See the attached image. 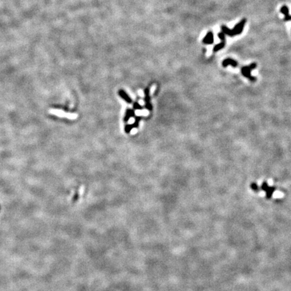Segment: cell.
<instances>
[{
    "mask_svg": "<svg viewBox=\"0 0 291 291\" xmlns=\"http://www.w3.org/2000/svg\"><path fill=\"white\" fill-rule=\"evenodd\" d=\"M246 19H243L240 21L238 24H236L233 29H229L227 26H224V25H222L221 26V29H222V32L224 34H226V35L229 36H234L236 35H238V34H240L243 30L244 26H245V24L246 23Z\"/></svg>",
    "mask_w": 291,
    "mask_h": 291,
    "instance_id": "6da1fadb",
    "label": "cell"
},
{
    "mask_svg": "<svg viewBox=\"0 0 291 291\" xmlns=\"http://www.w3.org/2000/svg\"><path fill=\"white\" fill-rule=\"evenodd\" d=\"M156 84H153L152 86L150 87V92H149V94H150V96L154 94V92H155V90H156Z\"/></svg>",
    "mask_w": 291,
    "mask_h": 291,
    "instance_id": "8fae6325",
    "label": "cell"
},
{
    "mask_svg": "<svg viewBox=\"0 0 291 291\" xmlns=\"http://www.w3.org/2000/svg\"><path fill=\"white\" fill-rule=\"evenodd\" d=\"M135 115L137 116H148L150 113L148 110L143 109V110H136L135 111Z\"/></svg>",
    "mask_w": 291,
    "mask_h": 291,
    "instance_id": "9c48e42d",
    "label": "cell"
},
{
    "mask_svg": "<svg viewBox=\"0 0 291 291\" xmlns=\"http://www.w3.org/2000/svg\"><path fill=\"white\" fill-rule=\"evenodd\" d=\"M228 65H231L232 67H236L238 66V62L235 60L231 59V58H227L222 61V66L226 67Z\"/></svg>",
    "mask_w": 291,
    "mask_h": 291,
    "instance_id": "52a82bcc",
    "label": "cell"
},
{
    "mask_svg": "<svg viewBox=\"0 0 291 291\" xmlns=\"http://www.w3.org/2000/svg\"><path fill=\"white\" fill-rule=\"evenodd\" d=\"M137 93H138V94L141 97L144 96V94H143V92L142 90H138V91H137Z\"/></svg>",
    "mask_w": 291,
    "mask_h": 291,
    "instance_id": "9a60e30c",
    "label": "cell"
},
{
    "mask_svg": "<svg viewBox=\"0 0 291 291\" xmlns=\"http://www.w3.org/2000/svg\"><path fill=\"white\" fill-rule=\"evenodd\" d=\"M261 189L265 191L267 198H270V197L272 196V194L273 192L276 191V187H270V186H269L268 184L267 183V182L264 181L262 185H261Z\"/></svg>",
    "mask_w": 291,
    "mask_h": 291,
    "instance_id": "5b68a950",
    "label": "cell"
},
{
    "mask_svg": "<svg viewBox=\"0 0 291 291\" xmlns=\"http://www.w3.org/2000/svg\"><path fill=\"white\" fill-rule=\"evenodd\" d=\"M280 12L282 13L284 15V19L285 21H288L291 20V15H289V9L288 7L286 6V5H283V6L280 8Z\"/></svg>",
    "mask_w": 291,
    "mask_h": 291,
    "instance_id": "ba28073f",
    "label": "cell"
},
{
    "mask_svg": "<svg viewBox=\"0 0 291 291\" xmlns=\"http://www.w3.org/2000/svg\"><path fill=\"white\" fill-rule=\"evenodd\" d=\"M137 132V128H133L131 130V135H133V134H135Z\"/></svg>",
    "mask_w": 291,
    "mask_h": 291,
    "instance_id": "4fadbf2b",
    "label": "cell"
},
{
    "mask_svg": "<svg viewBox=\"0 0 291 291\" xmlns=\"http://www.w3.org/2000/svg\"><path fill=\"white\" fill-rule=\"evenodd\" d=\"M50 112L53 115H57L58 117H67L69 119H75L77 117V114L76 113H69V112H65L62 110H57V109H51L50 110Z\"/></svg>",
    "mask_w": 291,
    "mask_h": 291,
    "instance_id": "3957f363",
    "label": "cell"
},
{
    "mask_svg": "<svg viewBox=\"0 0 291 291\" xmlns=\"http://www.w3.org/2000/svg\"><path fill=\"white\" fill-rule=\"evenodd\" d=\"M202 42L203 43L206 44H212L213 42H214V34H213L212 32L209 31V32L206 34V35L204 36V38H203Z\"/></svg>",
    "mask_w": 291,
    "mask_h": 291,
    "instance_id": "8992f818",
    "label": "cell"
},
{
    "mask_svg": "<svg viewBox=\"0 0 291 291\" xmlns=\"http://www.w3.org/2000/svg\"><path fill=\"white\" fill-rule=\"evenodd\" d=\"M138 102H139V104H140V105H141V106L144 105V104H145L144 101H143V100H139V101H138Z\"/></svg>",
    "mask_w": 291,
    "mask_h": 291,
    "instance_id": "2e32d148",
    "label": "cell"
},
{
    "mask_svg": "<svg viewBox=\"0 0 291 291\" xmlns=\"http://www.w3.org/2000/svg\"><path fill=\"white\" fill-rule=\"evenodd\" d=\"M135 122V119L133 117H131L130 119L128 120V123L129 124H133Z\"/></svg>",
    "mask_w": 291,
    "mask_h": 291,
    "instance_id": "5bb4252c",
    "label": "cell"
},
{
    "mask_svg": "<svg viewBox=\"0 0 291 291\" xmlns=\"http://www.w3.org/2000/svg\"><path fill=\"white\" fill-rule=\"evenodd\" d=\"M218 36V38L220 39L221 42L219 44H216V45L214 46V49H213V51H214V52H217V51H220V50H221L224 47L225 44H226V38H225V34L222 32H219Z\"/></svg>",
    "mask_w": 291,
    "mask_h": 291,
    "instance_id": "277c9868",
    "label": "cell"
},
{
    "mask_svg": "<svg viewBox=\"0 0 291 291\" xmlns=\"http://www.w3.org/2000/svg\"><path fill=\"white\" fill-rule=\"evenodd\" d=\"M84 186H83V185H82V186H81L80 188H79V195H82V194H83V193H84Z\"/></svg>",
    "mask_w": 291,
    "mask_h": 291,
    "instance_id": "7c38bea8",
    "label": "cell"
},
{
    "mask_svg": "<svg viewBox=\"0 0 291 291\" xmlns=\"http://www.w3.org/2000/svg\"><path fill=\"white\" fill-rule=\"evenodd\" d=\"M257 67V64L255 63H252L250 64L249 65H247V66H244L241 68V73L242 75H243L244 77H247V79H249L250 81L252 82H254L256 81V77L251 75V71L256 68Z\"/></svg>",
    "mask_w": 291,
    "mask_h": 291,
    "instance_id": "7a4b0ae2",
    "label": "cell"
},
{
    "mask_svg": "<svg viewBox=\"0 0 291 291\" xmlns=\"http://www.w3.org/2000/svg\"><path fill=\"white\" fill-rule=\"evenodd\" d=\"M251 189L253 190V191H259V186H258L255 183H251Z\"/></svg>",
    "mask_w": 291,
    "mask_h": 291,
    "instance_id": "30bf717a",
    "label": "cell"
}]
</instances>
